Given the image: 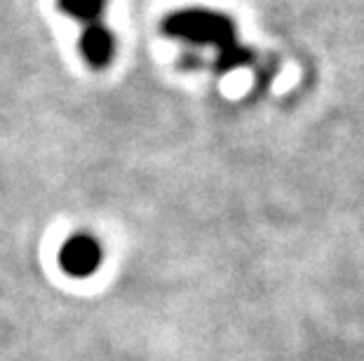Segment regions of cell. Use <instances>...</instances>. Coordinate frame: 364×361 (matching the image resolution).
<instances>
[{
    "mask_svg": "<svg viewBox=\"0 0 364 361\" xmlns=\"http://www.w3.org/2000/svg\"><path fill=\"white\" fill-rule=\"evenodd\" d=\"M250 59H252L250 50L235 40V43H230V45H226V48L219 50V57H216V71L228 73V71H233V68L247 66L250 64Z\"/></svg>",
    "mask_w": 364,
    "mask_h": 361,
    "instance_id": "5b68a950",
    "label": "cell"
},
{
    "mask_svg": "<svg viewBox=\"0 0 364 361\" xmlns=\"http://www.w3.org/2000/svg\"><path fill=\"white\" fill-rule=\"evenodd\" d=\"M59 7L64 14L82 21V24L87 26L99 21V17L104 14L106 0H59Z\"/></svg>",
    "mask_w": 364,
    "mask_h": 361,
    "instance_id": "277c9868",
    "label": "cell"
},
{
    "mask_svg": "<svg viewBox=\"0 0 364 361\" xmlns=\"http://www.w3.org/2000/svg\"><path fill=\"white\" fill-rule=\"evenodd\" d=\"M102 260H104L102 244H99L97 237H92L87 233L68 237L59 251V263L64 267V272L78 279L95 274L99 270V265H102Z\"/></svg>",
    "mask_w": 364,
    "mask_h": 361,
    "instance_id": "7a4b0ae2",
    "label": "cell"
},
{
    "mask_svg": "<svg viewBox=\"0 0 364 361\" xmlns=\"http://www.w3.org/2000/svg\"><path fill=\"white\" fill-rule=\"evenodd\" d=\"M80 52L85 61L92 68H104L111 64V59L115 55V38L113 30L108 28L102 21L87 24L80 35Z\"/></svg>",
    "mask_w": 364,
    "mask_h": 361,
    "instance_id": "3957f363",
    "label": "cell"
},
{
    "mask_svg": "<svg viewBox=\"0 0 364 361\" xmlns=\"http://www.w3.org/2000/svg\"><path fill=\"white\" fill-rule=\"evenodd\" d=\"M162 30L183 43L209 45L216 50L237 40L233 19L221 12L205 10V7H188V10L172 12L162 24Z\"/></svg>",
    "mask_w": 364,
    "mask_h": 361,
    "instance_id": "6da1fadb",
    "label": "cell"
}]
</instances>
